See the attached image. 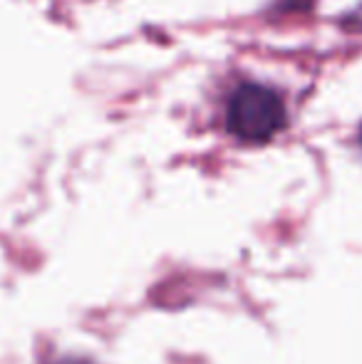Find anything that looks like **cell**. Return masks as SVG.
<instances>
[{
    "label": "cell",
    "instance_id": "6da1fadb",
    "mask_svg": "<svg viewBox=\"0 0 362 364\" xmlns=\"http://www.w3.org/2000/svg\"><path fill=\"white\" fill-rule=\"evenodd\" d=\"M285 102L273 87L241 82L228 95L226 129L243 144H266L285 127Z\"/></svg>",
    "mask_w": 362,
    "mask_h": 364
}]
</instances>
